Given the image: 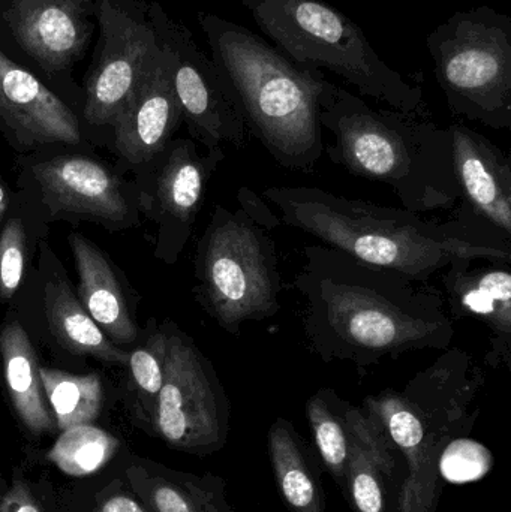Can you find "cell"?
Returning a JSON list of instances; mask_svg holds the SVG:
<instances>
[{"label": "cell", "instance_id": "1", "mask_svg": "<svg viewBox=\"0 0 511 512\" xmlns=\"http://www.w3.org/2000/svg\"><path fill=\"white\" fill-rule=\"evenodd\" d=\"M318 243L303 249L293 280L309 349L356 369L384 358L452 345L455 328L440 292Z\"/></svg>", "mask_w": 511, "mask_h": 512}, {"label": "cell", "instance_id": "2", "mask_svg": "<svg viewBox=\"0 0 511 512\" xmlns=\"http://www.w3.org/2000/svg\"><path fill=\"white\" fill-rule=\"evenodd\" d=\"M261 197L281 224L410 282L426 283L456 259L511 262L509 237L470 209L443 222L315 186H269Z\"/></svg>", "mask_w": 511, "mask_h": 512}, {"label": "cell", "instance_id": "3", "mask_svg": "<svg viewBox=\"0 0 511 512\" xmlns=\"http://www.w3.org/2000/svg\"><path fill=\"white\" fill-rule=\"evenodd\" d=\"M320 123L333 137L324 149L330 161L351 176L389 186L404 209L422 215L462 200L449 129L429 117L372 107L327 81Z\"/></svg>", "mask_w": 511, "mask_h": 512}, {"label": "cell", "instance_id": "4", "mask_svg": "<svg viewBox=\"0 0 511 512\" xmlns=\"http://www.w3.org/2000/svg\"><path fill=\"white\" fill-rule=\"evenodd\" d=\"M197 20L251 137L285 170L315 171L324 153V72L294 65L257 33L212 12L198 11Z\"/></svg>", "mask_w": 511, "mask_h": 512}, {"label": "cell", "instance_id": "5", "mask_svg": "<svg viewBox=\"0 0 511 512\" xmlns=\"http://www.w3.org/2000/svg\"><path fill=\"white\" fill-rule=\"evenodd\" d=\"M485 373L473 355L446 349L402 390L365 397L362 408L380 421L407 466L401 512H438L444 492L440 463L450 442L468 438L479 409H473L485 385Z\"/></svg>", "mask_w": 511, "mask_h": 512}, {"label": "cell", "instance_id": "6", "mask_svg": "<svg viewBox=\"0 0 511 512\" xmlns=\"http://www.w3.org/2000/svg\"><path fill=\"white\" fill-rule=\"evenodd\" d=\"M281 219L252 189L240 188L237 207L218 204L195 252L194 294L227 333L245 322L275 318L282 280L273 231Z\"/></svg>", "mask_w": 511, "mask_h": 512}, {"label": "cell", "instance_id": "7", "mask_svg": "<svg viewBox=\"0 0 511 512\" xmlns=\"http://www.w3.org/2000/svg\"><path fill=\"white\" fill-rule=\"evenodd\" d=\"M261 32L294 65L338 75L359 95L429 117L419 84L390 68L359 24L324 0H242Z\"/></svg>", "mask_w": 511, "mask_h": 512}, {"label": "cell", "instance_id": "8", "mask_svg": "<svg viewBox=\"0 0 511 512\" xmlns=\"http://www.w3.org/2000/svg\"><path fill=\"white\" fill-rule=\"evenodd\" d=\"M426 47L453 116L511 128V18L488 6L458 11L429 33Z\"/></svg>", "mask_w": 511, "mask_h": 512}, {"label": "cell", "instance_id": "9", "mask_svg": "<svg viewBox=\"0 0 511 512\" xmlns=\"http://www.w3.org/2000/svg\"><path fill=\"white\" fill-rule=\"evenodd\" d=\"M96 30L95 0H0V48L81 114L75 81Z\"/></svg>", "mask_w": 511, "mask_h": 512}, {"label": "cell", "instance_id": "10", "mask_svg": "<svg viewBox=\"0 0 511 512\" xmlns=\"http://www.w3.org/2000/svg\"><path fill=\"white\" fill-rule=\"evenodd\" d=\"M167 333L164 381L156 403L153 438L171 450L210 457L224 450L231 405L212 361L174 322Z\"/></svg>", "mask_w": 511, "mask_h": 512}, {"label": "cell", "instance_id": "11", "mask_svg": "<svg viewBox=\"0 0 511 512\" xmlns=\"http://www.w3.org/2000/svg\"><path fill=\"white\" fill-rule=\"evenodd\" d=\"M98 41L81 83V122L113 129L158 48L147 0H95Z\"/></svg>", "mask_w": 511, "mask_h": 512}, {"label": "cell", "instance_id": "12", "mask_svg": "<svg viewBox=\"0 0 511 512\" xmlns=\"http://www.w3.org/2000/svg\"><path fill=\"white\" fill-rule=\"evenodd\" d=\"M149 17L159 47L170 60L171 77L189 135L204 149L225 144L245 149L251 132L218 68L198 47L191 30L153 0Z\"/></svg>", "mask_w": 511, "mask_h": 512}, {"label": "cell", "instance_id": "13", "mask_svg": "<svg viewBox=\"0 0 511 512\" xmlns=\"http://www.w3.org/2000/svg\"><path fill=\"white\" fill-rule=\"evenodd\" d=\"M224 147L201 153L189 138L171 140L155 162L152 207L159 222L156 255L168 264L179 258L206 198L207 186L224 162Z\"/></svg>", "mask_w": 511, "mask_h": 512}, {"label": "cell", "instance_id": "14", "mask_svg": "<svg viewBox=\"0 0 511 512\" xmlns=\"http://www.w3.org/2000/svg\"><path fill=\"white\" fill-rule=\"evenodd\" d=\"M0 132L21 152L83 141L80 114L0 48Z\"/></svg>", "mask_w": 511, "mask_h": 512}, {"label": "cell", "instance_id": "15", "mask_svg": "<svg viewBox=\"0 0 511 512\" xmlns=\"http://www.w3.org/2000/svg\"><path fill=\"white\" fill-rule=\"evenodd\" d=\"M42 203L56 216H75L105 227H126L132 206L122 180L99 159L65 153L30 167Z\"/></svg>", "mask_w": 511, "mask_h": 512}, {"label": "cell", "instance_id": "16", "mask_svg": "<svg viewBox=\"0 0 511 512\" xmlns=\"http://www.w3.org/2000/svg\"><path fill=\"white\" fill-rule=\"evenodd\" d=\"M404 457L374 415L350 409V460L344 495L353 512H401Z\"/></svg>", "mask_w": 511, "mask_h": 512}, {"label": "cell", "instance_id": "17", "mask_svg": "<svg viewBox=\"0 0 511 512\" xmlns=\"http://www.w3.org/2000/svg\"><path fill=\"white\" fill-rule=\"evenodd\" d=\"M182 122L170 60L158 45L114 125V149L131 164H147L173 140Z\"/></svg>", "mask_w": 511, "mask_h": 512}, {"label": "cell", "instance_id": "18", "mask_svg": "<svg viewBox=\"0 0 511 512\" xmlns=\"http://www.w3.org/2000/svg\"><path fill=\"white\" fill-rule=\"evenodd\" d=\"M456 259L441 276L444 294L456 318L474 319L491 330L486 361L498 369L511 366V271L509 262Z\"/></svg>", "mask_w": 511, "mask_h": 512}, {"label": "cell", "instance_id": "19", "mask_svg": "<svg viewBox=\"0 0 511 512\" xmlns=\"http://www.w3.org/2000/svg\"><path fill=\"white\" fill-rule=\"evenodd\" d=\"M456 179L471 212L504 236L511 234V164L507 153L461 122L449 128Z\"/></svg>", "mask_w": 511, "mask_h": 512}, {"label": "cell", "instance_id": "20", "mask_svg": "<svg viewBox=\"0 0 511 512\" xmlns=\"http://www.w3.org/2000/svg\"><path fill=\"white\" fill-rule=\"evenodd\" d=\"M126 483L152 512H236L219 475L179 471L131 450L122 454Z\"/></svg>", "mask_w": 511, "mask_h": 512}, {"label": "cell", "instance_id": "21", "mask_svg": "<svg viewBox=\"0 0 511 512\" xmlns=\"http://www.w3.org/2000/svg\"><path fill=\"white\" fill-rule=\"evenodd\" d=\"M68 243L77 267L81 306L111 343H134L140 330L113 262L80 233L69 234Z\"/></svg>", "mask_w": 511, "mask_h": 512}, {"label": "cell", "instance_id": "22", "mask_svg": "<svg viewBox=\"0 0 511 512\" xmlns=\"http://www.w3.org/2000/svg\"><path fill=\"white\" fill-rule=\"evenodd\" d=\"M0 372L12 412L24 432L32 439L56 436V420L42 388L35 348L15 318L6 319L0 327Z\"/></svg>", "mask_w": 511, "mask_h": 512}, {"label": "cell", "instance_id": "23", "mask_svg": "<svg viewBox=\"0 0 511 512\" xmlns=\"http://www.w3.org/2000/svg\"><path fill=\"white\" fill-rule=\"evenodd\" d=\"M267 456L288 512H329L320 457L287 418L269 427Z\"/></svg>", "mask_w": 511, "mask_h": 512}, {"label": "cell", "instance_id": "24", "mask_svg": "<svg viewBox=\"0 0 511 512\" xmlns=\"http://www.w3.org/2000/svg\"><path fill=\"white\" fill-rule=\"evenodd\" d=\"M41 268L47 273L44 283V313L53 339L71 354L95 358L105 366H128L129 352L123 351L107 339L81 306L65 271L50 270L42 248Z\"/></svg>", "mask_w": 511, "mask_h": 512}, {"label": "cell", "instance_id": "25", "mask_svg": "<svg viewBox=\"0 0 511 512\" xmlns=\"http://www.w3.org/2000/svg\"><path fill=\"white\" fill-rule=\"evenodd\" d=\"M333 388H320L306 402V418L314 436V448L321 466L341 493L347 483L350 460V409Z\"/></svg>", "mask_w": 511, "mask_h": 512}, {"label": "cell", "instance_id": "26", "mask_svg": "<svg viewBox=\"0 0 511 512\" xmlns=\"http://www.w3.org/2000/svg\"><path fill=\"white\" fill-rule=\"evenodd\" d=\"M167 333L164 325L153 321L146 340L129 352L128 379H126V405L132 423L153 438L156 403L164 381Z\"/></svg>", "mask_w": 511, "mask_h": 512}, {"label": "cell", "instance_id": "27", "mask_svg": "<svg viewBox=\"0 0 511 512\" xmlns=\"http://www.w3.org/2000/svg\"><path fill=\"white\" fill-rule=\"evenodd\" d=\"M126 450L125 441L113 433L96 424H81L57 433L56 441L45 451L44 459L75 480L101 472Z\"/></svg>", "mask_w": 511, "mask_h": 512}, {"label": "cell", "instance_id": "28", "mask_svg": "<svg viewBox=\"0 0 511 512\" xmlns=\"http://www.w3.org/2000/svg\"><path fill=\"white\" fill-rule=\"evenodd\" d=\"M42 388L56 420L57 433L81 424H95L104 403L99 373L74 375L39 366Z\"/></svg>", "mask_w": 511, "mask_h": 512}, {"label": "cell", "instance_id": "29", "mask_svg": "<svg viewBox=\"0 0 511 512\" xmlns=\"http://www.w3.org/2000/svg\"><path fill=\"white\" fill-rule=\"evenodd\" d=\"M122 454L101 472L57 489L60 512H152L126 483Z\"/></svg>", "mask_w": 511, "mask_h": 512}, {"label": "cell", "instance_id": "30", "mask_svg": "<svg viewBox=\"0 0 511 512\" xmlns=\"http://www.w3.org/2000/svg\"><path fill=\"white\" fill-rule=\"evenodd\" d=\"M0 512H60L57 489L45 475L35 477L17 466L0 496Z\"/></svg>", "mask_w": 511, "mask_h": 512}, {"label": "cell", "instance_id": "31", "mask_svg": "<svg viewBox=\"0 0 511 512\" xmlns=\"http://www.w3.org/2000/svg\"><path fill=\"white\" fill-rule=\"evenodd\" d=\"M26 227L20 218H9L0 230V303L9 301L18 291L26 271Z\"/></svg>", "mask_w": 511, "mask_h": 512}, {"label": "cell", "instance_id": "32", "mask_svg": "<svg viewBox=\"0 0 511 512\" xmlns=\"http://www.w3.org/2000/svg\"><path fill=\"white\" fill-rule=\"evenodd\" d=\"M9 206V191L3 177L0 176V230H2V222L5 221L6 212Z\"/></svg>", "mask_w": 511, "mask_h": 512}, {"label": "cell", "instance_id": "33", "mask_svg": "<svg viewBox=\"0 0 511 512\" xmlns=\"http://www.w3.org/2000/svg\"><path fill=\"white\" fill-rule=\"evenodd\" d=\"M6 486H8V480H6V478L3 477L2 472H0V496L5 492Z\"/></svg>", "mask_w": 511, "mask_h": 512}]
</instances>
